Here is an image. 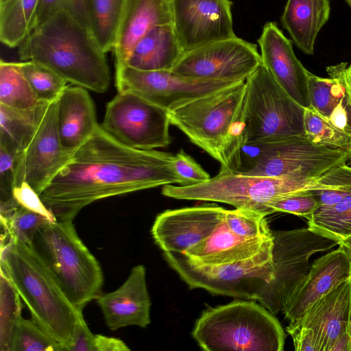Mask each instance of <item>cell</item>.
Returning a JSON list of instances; mask_svg holds the SVG:
<instances>
[{"instance_id": "obj_1", "label": "cell", "mask_w": 351, "mask_h": 351, "mask_svg": "<svg viewBox=\"0 0 351 351\" xmlns=\"http://www.w3.org/2000/svg\"><path fill=\"white\" fill-rule=\"evenodd\" d=\"M174 155L128 147L100 126L73 153L40 195L58 221H73L90 204L107 197L178 184Z\"/></svg>"}, {"instance_id": "obj_2", "label": "cell", "mask_w": 351, "mask_h": 351, "mask_svg": "<svg viewBox=\"0 0 351 351\" xmlns=\"http://www.w3.org/2000/svg\"><path fill=\"white\" fill-rule=\"evenodd\" d=\"M23 61H35L68 83L105 93L110 74L106 53L91 32L70 13L60 11L36 27L19 47Z\"/></svg>"}, {"instance_id": "obj_3", "label": "cell", "mask_w": 351, "mask_h": 351, "mask_svg": "<svg viewBox=\"0 0 351 351\" xmlns=\"http://www.w3.org/2000/svg\"><path fill=\"white\" fill-rule=\"evenodd\" d=\"M1 271L28 308L32 319L66 350L75 323L83 314L34 250L13 240L1 250Z\"/></svg>"}, {"instance_id": "obj_4", "label": "cell", "mask_w": 351, "mask_h": 351, "mask_svg": "<svg viewBox=\"0 0 351 351\" xmlns=\"http://www.w3.org/2000/svg\"><path fill=\"white\" fill-rule=\"evenodd\" d=\"M332 186L330 171L316 177L301 174L264 177L242 175L221 167L219 173L207 181L188 185L167 184L163 186L162 194L177 199L228 204L267 216L271 214L269 205L277 199Z\"/></svg>"}, {"instance_id": "obj_5", "label": "cell", "mask_w": 351, "mask_h": 351, "mask_svg": "<svg viewBox=\"0 0 351 351\" xmlns=\"http://www.w3.org/2000/svg\"><path fill=\"white\" fill-rule=\"evenodd\" d=\"M192 336L206 351H282L286 339L275 315L252 300L206 309Z\"/></svg>"}, {"instance_id": "obj_6", "label": "cell", "mask_w": 351, "mask_h": 351, "mask_svg": "<svg viewBox=\"0 0 351 351\" xmlns=\"http://www.w3.org/2000/svg\"><path fill=\"white\" fill-rule=\"evenodd\" d=\"M29 246L79 311L101 293V265L78 236L73 221H47Z\"/></svg>"}, {"instance_id": "obj_7", "label": "cell", "mask_w": 351, "mask_h": 351, "mask_svg": "<svg viewBox=\"0 0 351 351\" xmlns=\"http://www.w3.org/2000/svg\"><path fill=\"white\" fill-rule=\"evenodd\" d=\"M348 160L346 151L317 145L301 134L247 143L228 169L251 176L301 174L316 177Z\"/></svg>"}, {"instance_id": "obj_8", "label": "cell", "mask_w": 351, "mask_h": 351, "mask_svg": "<svg viewBox=\"0 0 351 351\" xmlns=\"http://www.w3.org/2000/svg\"><path fill=\"white\" fill-rule=\"evenodd\" d=\"M163 256L190 289H203L216 295L256 301L274 276L272 250L219 265L197 263L180 253L164 252Z\"/></svg>"}, {"instance_id": "obj_9", "label": "cell", "mask_w": 351, "mask_h": 351, "mask_svg": "<svg viewBox=\"0 0 351 351\" xmlns=\"http://www.w3.org/2000/svg\"><path fill=\"white\" fill-rule=\"evenodd\" d=\"M243 103L245 144L270 137L304 134L305 108L261 66L245 80Z\"/></svg>"}, {"instance_id": "obj_10", "label": "cell", "mask_w": 351, "mask_h": 351, "mask_svg": "<svg viewBox=\"0 0 351 351\" xmlns=\"http://www.w3.org/2000/svg\"><path fill=\"white\" fill-rule=\"evenodd\" d=\"M245 81L169 111L171 124L219 162L228 132L243 110Z\"/></svg>"}, {"instance_id": "obj_11", "label": "cell", "mask_w": 351, "mask_h": 351, "mask_svg": "<svg viewBox=\"0 0 351 351\" xmlns=\"http://www.w3.org/2000/svg\"><path fill=\"white\" fill-rule=\"evenodd\" d=\"M274 276L256 301L276 315L311 269V257L328 251L339 242L312 231L308 227L273 232Z\"/></svg>"}, {"instance_id": "obj_12", "label": "cell", "mask_w": 351, "mask_h": 351, "mask_svg": "<svg viewBox=\"0 0 351 351\" xmlns=\"http://www.w3.org/2000/svg\"><path fill=\"white\" fill-rule=\"evenodd\" d=\"M169 111L132 93H118L108 103L101 128L119 143L152 150L168 146Z\"/></svg>"}, {"instance_id": "obj_13", "label": "cell", "mask_w": 351, "mask_h": 351, "mask_svg": "<svg viewBox=\"0 0 351 351\" xmlns=\"http://www.w3.org/2000/svg\"><path fill=\"white\" fill-rule=\"evenodd\" d=\"M261 64L256 45L235 36L184 53L171 71L198 80L237 82Z\"/></svg>"}, {"instance_id": "obj_14", "label": "cell", "mask_w": 351, "mask_h": 351, "mask_svg": "<svg viewBox=\"0 0 351 351\" xmlns=\"http://www.w3.org/2000/svg\"><path fill=\"white\" fill-rule=\"evenodd\" d=\"M237 82L198 80L171 70L143 71L128 66L116 68L118 93L138 95L167 111Z\"/></svg>"}, {"instance_id": "obj_15", "label": "cell", "mask_w": 351, "mask_h": 351, "mask_svg": "<svg viewBox=\"0 0 351 351\" xmlns=\"http://www.w3.org/2000/svg\"><path fill=\"white\" fill-rule=\"evenodd\" d=\"M58 99L49 103L29 145L16 157L15 186L26 182L39 195L74 153L65 150L60 139Z\"/></svg>"}, {"instance_id": "obj_16", "label": "cell", "mask_w": 351, "mask_h": 351, "mask_svg": "<svg viewBox=\"0 0 351 351\" xmlns=\"http://www.w3.org/2000/svg\"><path fill=\"white\" fill-rule=\"evenodd\" d=\"M172 25L184 51L235 36L229 0H171Z\"/></svg>"}, {"instance_id": "obj_17", "label": "cell", "mask_w": 351, "mask_h": 351, "mask_svg": "<svg viewBox=\"0 0 351 351\" xmlns=\"http://www.w3.org/2000/svg\"><path fill=\"white\" fill-rule=\"evenodd\" d=\"M225 210L215 204L166 210L156 217L152 237L164 252L184 254L214 232Z\"/></svg>"}, {"instance_id": "obj_18", "label": "cell", "mask_w": 351, "mask_h": 351, "mask_svg": "<svg viewBox=\"0 0 351 351\" xmlns=\"http://www.w3.org/2000/svg\"><path fill=\"white\" fill-rule=\"evenodd\" d=\"M304 328L311 331L317 351H332L342 337L351 335V278L313 303L287 329Z\"/></svg>"}, {"instance_id": "obj_19", "label": "cell", "mask_w": 351, "mask_h": 351, "mask_svg": "<svg viewBox=\"0 0 351 351\" xmlns=\"http://www.w3.org/2000/svg\"><path fill=\"white\" fill-rule=\"evenodd\" d=\"M258 43L261 64L292 99L303 108H309L308 71L296 58L291 42L276 23L268 22Z\"/></svg>"}, {"instance_id": "obj_20", "label": "cell", "mask_w": 351, "mask_h": 351, "mask_svg": "<svg viewBox=\"0 0 351 351\" xmlns=\"http://www.w3.org/2000/svg\"><path fill=\"white\" fill-rule=\"evenodd\" d=\"M351 278V258L339 245L336 250L315 260L305 278L293 290L282 313L289 322L300 318L316 301Z\"/></svg>"}, {"instance_id": "obj_21", "label": "cell", "mask_w": 351, "mask_h": 351, "mask_svg": "<svg viewBox=\"0 0 351 351\" xmlns=\"http://www.w3.org/2000/svg\"><path fill=\"white\" fill-rule=\"evenodd\" d=\"M107 326L111 330L129 326L146 328L151 323V300L143 265L134 267L116 290L96 299Z\"/></svg>"}, {"instance_id": "obj_22", "label": "cell", "mask_w": 351, "mask_h": 351, "mask_svg": "<svg viewBox=\"0 0 351 351\" xmlns=\"http://www.w3.org/2000/svg\"><path fill=\"white\" fill-rule=\"evenodd\" d=\"M170 23L171 0H125L112 50L116 68L125 66L136 44L149 30Z\"/></svg>"}, {"instance_id": "obj_23", "label": "cell", "mask_w": 351, "mask_h": 351, "mask_svg": "<svg viewBox=\"0 0 351 351\" xmlns=\"http://www.w3.org/2000/svg\"><path fill=\"white\" fill-rule=\"evenodd\" d=\"M97 121L94 102L87 89L68 86L58 99L57 127L62 147L74 152L94 133Z\"/></svg>"}, {"instance_id": "obj_24", "label": "cell", "mask_w": 351, "mask_h": 351, "mask_svg": "<svg viewBox=\"0 0 351 351\" xmlns=\"http://www.w3.org/2000/svg\"><path fill=\"white\" fill-rule=\"evenodd\" d=\"M271 239H245L232 233L224 220L204 242L188 250L184 255L200 264L219 265L242 261L272 250Z\"/></svg>"}, {"instance_id": "obj_25", "label": "cell", "mask_w": 351, "mask_h": 351, "mask_svg": "<svg viewBox=\"0 0 351 351\" xmlns=\"http://www.w3.org/2000/svg\"><path fill=\"white\" fill-rule=\"evenodd\" d=\"M183 54L172 23L162 25L138 40L125 66L143 71L171 70Z\"/></svg>"}, {"instance_id": "obj_26", "label": "cell", "mask_w": 351, "mask_h": 351, "mask_svg": "<svg viewBox=\"0 0 351 351\" xmlns=\"http://www.w3.org/2000/svg\"><path fill=\"white\" fill-rule=\"evenodd\" d=\"M329 0H288L281 21L297 47L314 53L315 42L330 16Z\"/></svg>"}, {"instance_id": "obj_27", "label": "cell", "mask_w": 351, "mask_h": 351, "mask_svg": "<svg viewBox=\"0 0 351 351\" xmlns=\"http://www.w3.org/2000/svg\"><path fill=\"white\" fill-rule=\"evenodd\" d=\"M49 102L40 101L28 109L0 104V146L15 156L29 145Z\"/></svg>"}, {"instance_id": "obj_28", "label": "cell", "mask_w": 351, "mask_h": 351, "mask_svg": "<svg viewBox=\"0 0 351 351\" xmlns=\"http://www.w3.org/2000/svg\"><path fill=\"white\" fill-rule=\"evenodd\" d=\"M38 0H7L0 4V39L9 47L19 46L34 29Z\"/></svg>"}, {"instance_id": "obj_29", "label": "cell", "mask_w": 351, "mask_h": 351, "mask_svg": "<svg viewBox=\"0 0 351 351\" xmlns=\"http://www.w3.org/2000/svg\"><path fill=\"white\" fill-rule=\"evenodd\" d=\"M125 0H88L89 29L106 53L112 51Z\"/></svg>"}, {"instance_id": "obj_30", "label": "cell", "mask_w": 351, "mask_h": 351, "mask_svg": "<svg viewBox=\"0 0 351 351\" xmlns=\"http://www.w3.org/2000/svg\"><path fill=\"white\" fill-rule=\"evenodd\" d=\"M317 234L339 243L351 237V195L329 206H320L308 219Z\"/></svg>"}, {"instance_id": "obj_31", "label": "cell", "mask_w": 351, "mask_h": 351, "mask_svg": "<svg viewBox=\"0 0 351 351\" xmlns=\"http://www.w3.org/2000/svg\"><path fill=\"white\" fill-rule=\"evenodd\" d=\"M19 62H0V104L16 109H28L38 104Z\"/></svg>"}, {"instance_id": "obj_32", "label": "cell", "mask_w": 351, "mask_h": 351, "mask_svg": "<svg viewBox=\"0 0 351 351\" xmlns=\"http://www.w3.org/2000/svg\"><path fill=\"white\" fill-rule=\"evenodd\" d=\"M304 135L317 145L346 152L351 148V136L337 128L311 106L304 110Z\"/></svg>"}, {"instance_id": "obj_33", "label": "cell", "mask_w": 351, "mask_h": 351, "mask_svg": "<svg viewBox=\"0 0 351 351\" xmlns=\"http://www.w3.org/2000/svg\"><path fill=\"white\" fill-rule=\"evenodd\" d=\"M39 101L51 102L60 96L68 82L47 66L32 60L19 62Z\"/></svg>"}, {"instance_id": "obj_34", "label": "cell", "mask_w": 351, "mask_h": 351, "mask_svg": "<svg viewBox=\"0 0 351 351\" xmlns=\"http://www.w3.org/2000/svg\"><path fill=\"white\" fill-rule=\"evenodd\" d=\"M0 276V350L10 351L14 329L21 317V298L2 271Z\"/></svg>"}, {"instance_id": "obj_35", "label": "cell", "mask_w": 351, "mask_h": 351, "mask_svg": "<svg viewBox=\"0 0 351 351\" xmlns=\"http://www.w3.org/2000/svg\"><path fill=\"white\" fill-rule=\"evenodd\" d=\"M10 351H66V350L34 319H27L21 317L14 329Z\"/></svg>"}, {"instance_id": "obj_36", "label": "cell", "mask_w": 351, "mask_h": 351, "mask_svg": "<svg viewBox=\"0 0 351 351\" xmlns=\"http://www.w3.org/2000/svg\"><path fill=\"white\" fill-rule=\"evenodd\" d=\"M308 96L312 107L328 119L346 93L340 82L335 77L322 78L308 73Z\"/></svg>"}, {"instance_id": "obj_37", "label": "cell", "mask_w": 351, "mask_h": 351, "mask_svg": "<svg viewBox=\"0 0 351 351\" xmlns=\"http://www.w3.org/2000/svg\"><path fill=\"white\" fill-rule=\"evenodd\" d=\"M224 220L229 230L236 235L245 239H271L266 216L244 208L226 210Z\"/></svg>"}, {"instance_id": "obj_38", "label": "cell", "mask_w": 351, "mask_h": 351, "mask_svg": "<svg viewBox=\"0 0 351 351\" xmlns=\"http://www.w3.org/2000/svg\"><path fill=\"white\" fill-rule=\"evenodd\" d=\"M47 221H49L43 216L21 206L8 220L1 219V223L8 226L13 240L28 245L32 244L35 235Z\"/></svg>"}, {"instance_id": "obj_39", "label": "cell", "mask_w": 351, "mask_h": 351, "mask_svg": "<svg viewBox=\"0 0 351 351\" xmlns=\"http://www.w3.org/2000/svg\"><path fill=\"white\" fill-rule=\"evenodd\" d=\"M320 206L318 198L313 192L287 196L273 202L269 206L271 213L284 212L308 219Z\"/></svg>"}, {"instance_id": "obj_40", "label": "cell", "mask_w": 351, "mask_h": 351, "mask_svg": "<svg viewBox=\"0 0 351 351\" xmlns=\"http://www.w3.org/2000/svg\"><path fill=\"white\" fill-rule=\"evenodd\" d=\"M16 157L0 146V203L13 200L15 186Z\"/></svg>"}, {"instance_id": "obj_41", "label": "cell", "mask_w": 351, "mask_h": 351, "mask_svg": "<svg viewBox=\"0 0 351 351\" xmlns=\"http://www.w3.org/2000/svg\"><path fill=\"white\" fill-rule=\"evenodd\" d=\"M173 163L185 185L201 183L210 178V175L182 149L174 155Z\"/></svg>"}, {"instance_id": "obj_42", "label": "cell", "mask_w": 351, "mask_h": 351, "mask_svg": "<svg viewBox=\"0 0 351 351\" xmlns=\"http://www.w3.org/2000/svg\"><path fill=\"white\" fill-rule=\"evenodd\" d=\"M13 197L18 204L31 211L38 213L49 221H58L54 215L47 208L40 195L26 182L14 186Z\"/></svg>"}, {"instance_id": "obj_43", "label": "cell", "mask_w": 351, "mask_h": 351, "mask_svg": "<svg viewBox=\"0 0 351 351\" xmlns=\"http://www.w3.org/2000/svg\"><path fill=\"white\" fill-rule=\"evenodd\" d=\"M66 351H96L95 346V335L88 327L83 315L77 320L71 342Z\"/></svg>"}, {"instance_id": "obj_44", "label": "cell", "mask_w": 351, "mask_h": 351, "mask_svg": "<svg viewBox=\"0 0 351 351\" xmlns=\"http://www.w3.org/2000/svg\"><path fill=\"white\" fill-rule=\"evenodd\" d=\"M66 3V0H38L34 29L58 12L64 10Z\"/></svg>"}, {"instance_id": "obj_45", "label": "cell", "mask_w": 351, "mask_h": 351, "mask_svg": "<svg viewBox=\"0 0 351 351\" xmlns=\"http://www.w3.org/2000/svg\"><path fill=\"white\" fill-rule=\"evenodd\" d=\"M332 77L338 80L343 86L351 105V64L346 67V63L331 66L326 69Z\"/></svg>"}, {"instance_id": "obj_46", "label": "cell", "mask_w": 351, "mask_h": 351, "mask_svg": "<svg viewBox=\"0 0 351 351\" xmlns=\"http://www.w3.org/2000/svg\"><path fill=\"white\" fill-rule=\"evenodd\" d=\"M96 351H130V348L121 339L103 335H95Z\"/></svg>"}, {"instance_id": "obj_47", "label": "cell", "mask_w": 351, "mask_h": 351, "mask_svg": "<svg viewBox=\"0 0 351 351\" xmlns=\"http://www.w3.org/2000/svg\"><path fill=\"white\" fill-rule=\"evenodd\" d=\"M339 245H341L346 249L351 258V237L341 241Z\"/></svg>"}, {"instance_id": "obj_48", "label": "cell", "mask_w": 351, "mask_h": 351, "mask_svg": "<svg viewBox=\"0 0 351 351\" xmlns=\"http://www.w3.org/2000/svg\"><path fill=\"white\" fill-rule=\"evenodd\" d=\"M347 153H348V160L350 161V163L351 164V148L347 151Z\"/></svg>"}, {"instance_id": "obj_49", "label": "cell", "mask_w": 351, "mask_h": 351, "mask_svg": "<svg viewBox=\"0 0 351 351\" xmlns=\"http://www.w3.org/2000/svg\"><path fill=\"white\" fill-rule=\"evenodd\" d=\"M348 5L351 7V0H346Z\"/></svg>"}, {"instance_id": "obj_50", "label": "cell", "mask_w": 351, "mask_h": 351, "mask_svg": "<svg viewBox=\"0 0 351 351\" xmlns=\"http://www.w3.org/2000/svg\"><path fill=\"white\" fill-rule=\"evenodd\" d=\"M5 1H7V0H0V4L4 3Z\"/></svg>"}]
</instances>
